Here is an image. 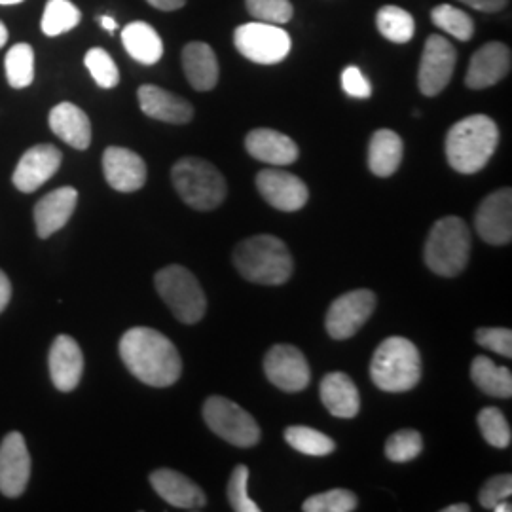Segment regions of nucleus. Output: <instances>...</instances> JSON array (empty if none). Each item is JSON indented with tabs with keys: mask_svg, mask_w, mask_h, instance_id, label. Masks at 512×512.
Wrapping results in <instances>:
<instances>
[{
	"mask_svg": "<svg viewBox=\"0 0 512 512\" xmlns=\"http://www.w3.org/2000/svg\"><path fill=\"white\" fill-rule=\"evenodd\" d=\"M511 494L512 476L497 475L494 476V478H490V480L482 486V490H480V494H478V499H480V505H482L484 509L494 511L495 505L501 503V501H505V499H509Z\"/></svg>",
	"mask_w": 512,
	"mask_h": 512,
	"instance_id": "obj_41",
	"label": "nucleus"
},
{
	"mask_svg": "<svg viewBox=\"0 0 512 512\" xmlns=\"http://www.w3.org/2000/svg\"><path fill=\"white\" fill-rule=\"evenodd\" d=\"M471 258V230L459 217L437 220L425 243V264L433 274L454 277Z\"/></svg>",
	"mask_w": 512,
	"mask_h": 512,
	"instance_id": "obj_5",
	"label": "nucleus"
},
{
	"mask_svg": "<svg viewBox=\"0 0 512 512\" xmlns=\"http://www.w3.org/2000/svg\"><path fill=\"white\" fill-rule=\"evenodd\" d=\"M495 512H511L512 505L509 503V499H505V501H501V503H497L494 507Z\"/></svg>",
	"mask_w": 512,
	"mask_h": 512,
	"instance_id": "obj_49",
	"label": "nucleus"
},
{
	"mask_svg": "<svg viewBox=\"0 0 512 512\" xmlns=\"http://www.w3.org/2000/svg\"><path fill=\"white\" fill-rule=\"evenodd\" d=\"M321 401L336 418H355L361 408L359 391L353 380L344 372H330L321 382Z\"/></svg>",
	"mask_w": 512,
	"mask_h": 512,
	"instance_id": "obj_26",
	"label": "nucleus"
},
{
	"mask_svg": "<svg viewBox=\"0 0 512 512\" xmlns=\"http://www.w3.org/2000/svg\"><path fill=\"white\" fill-rule=\"evenodd\" d=\"M10 298H12V283L8 275L0 270V313L6 310V306L10 304Z\"/></svg>",
	"mask_w": 512,
	"mask_h": 512,
	"instance_id": "obj_45",
	"label": "nucleus"
},
{
	"mask_svg": "<svg viewBox=\"0 0 512 512\" xmlns=\"http://www.w3.org/2000/svg\"><path fill=\"white\" fill-rule=\"evenodd\" d=\"M31 478V456L23 435L8 433L0 444V494L16 499L27 490Z\"/></svg>",
	"mask_w": 512,
	"mask_h": 512,
	"instance_id": "obj_14",
	"label": "nucleus"
},
{
	"mask_svg": "<svg viewBox=\"0 0 512 512\" xmlns=\"http://www.w3.org/2000/svg\"><path fill=\"white\" fill-rule=\"evenodd\" d=\"M376 310V294L368 289H357L338 296L330 304L325 327L334 340H348L370 319Z\"/></svg>",
	"mask_w": 512,
	"mask_h": 512,
	"instance_id": "obj_10",
	"label": "nucleus"
},
{
	"mask_svg": "<svg viewBox=\"0 0 512 512\" xmlns=\"http://www.w3.org/2000/svg\"><path fill=\"white\" fill-rule=\"evenodd\" d=\"M245 148L258 162L275 165V167L291 165L298 160L296 143L291 137L275 129H253L245 137Z\"/></svg>",
	"mask_w": 512,
	"mask_h": 512,
	"instance_id": "obj_23",
	"label": "nucleus"
},
{
	"mask_svg": "<svg viewBox=\"0 0 512 512\" xmlns=\"http://www.w3.org/2000/svg\"><path fill=\"white\" fill-rule=\"evenodd\" d=\"M376 23L380 35L395 44L410 42L416 33V21L399 6H384L376 16Z\"/></svg>",
	"mask_w": 512,
	"mask_h": 512,
	"instance_id": "obj_32",
	"label": "nucleus"
},
{
	"mask_svg": "<svg viewBox=\"0 0 512 512\" xmlns=\"http://www.w3.org/2000/svg\"><path fill=\"white\" fill-rule=\"evenodd\" d=\"M285 440L304 456L311 458H325L336 450L334 440L327 437L325 433L311 429L306 425H293L285 429Z\"/></svg>",
	"mask_w": 512,
	"mask_h": 512,
	"instance_id": "obj_31",
	"label": "nucleus"
},
{
	"mask_svg": "<svg viewBox=\"0 0 512 512\" xmlns=\"http://www.w3.org/2000/svg\"><path fill=\"white\" fill-rule=\"evenodd\" d=\"M423 450V439L414 429H403L385 442V456L395 463H406L418 458Z\"/></svg>",
	"mask_w": 512,
	"mask_h": 512,
	"instance_id": "obj_38",
	"label": "nucleus"
},
{
	"mask_svg": "<svg viewBox=\"0 0 512 512\" xmlns=\"http://www.w3.org/2000/svg\"><path fill=\"white\" fill-rule=\"evenodd\" d=\"M137 97L141 110L154 120L181 126L194 118V107L183 97L167 92L164 88L145 84L139 88Z\"/></svg>",
	"mask_w": 512,
	"mask_h": 512,
	"instance_id": "obj_22",
	"label": "nucleus"
},
{
	"mask_svg": "<svg viewBox=\"0 0 512 512\" xmlns=\"http://www.w3.org/2000/svg\"><path fill=\"white\" fill-rule=\"evenodd\" d=\"M370 378L387 393H404L421 380V357L418 348L403 336H391L374 351Z\"/></svg>",
	"mask_w": 512,
	"mask_h": 512,
	"instance_id": "obj_4",
	"label": "nucleus"
},
{
	"mask_svg": "<svg viewBox=\"0 0 512 512\" xmlns=\"http://www.w3.org/2000/svg\"><path fill=\"white\" fill-rule=\"evenodd\" d=\"M171 181L183 202L196 211L217 209L228 194V186L219 169L194 156L183 158L173 165Z\"/></svg>",
	"mask_w": 512,
	"mask_h": 512,
	"instance_id": "obj_6",
	"label": "nucleus"
},
{
	"mask_svg": "<svg viewBox=\"0 0 512 512\" xmlns=\"http://www.w3.org/2000/svg\"><path fill=\"white\" fill-rule=\"evenodd\" d=\"M511 50L501 42H488L471 57L465 84L471 90H486L511 73Z\"/></svg>",
	"mask_w": 512,
	"mask_h": 512,
	"instance_id": "obj_17",
	"label": "nucleus"
},
{
	"mask_svg": "<svg viewBox=\"0 0 512 512\" xmlns=\"http://www.w3.org/2000/svg\"><path fill=\"white\" fill-rule=\"evenodd\" d=\"M103 173L118 192H137L147 183L145 160L129 148L109 147L103 154Z\"/></svg>",
	"mask_w": 512,
	"mask_h": 512,
	"instance_id": "obj_18",
	"label": "nucleus"
},
{
	"mask_svg": "<svg viewBox=\"0 0 512 512\" xmlns=\"http://www.w3.org/2000/svg\"><path fill=\"white\" fill-rule=\"evenodd\" d=\"M458 54L456 48L440 35H431L425 42L421 55L418 86L427 97H435L450 84L456 69Z\"/></svg>",
	"mask_w": 512,
	"mask_h": 512,
	"instance_id": "obj_11",
	"label": "nucleus"
},
{
	"mask_svg": "<svg viewBox=\"0 0 512 512\" xmlns=\"http://www.w3.org/2000/svg\"><path fill=\"white\" fill-rule=\"evenodd\" d=\"M459 2L475 8L478 12H488V14L499 12L509 4V0H459Z\"/></svg>",
	"mask_w": 512,
	"mask_h": 512,
	"instance_id": "obj_44",
	"label": "nucleus"
},
{
	"mask_svg": "<svg viewBox=\"0 0 512 512\" xmlns=\"http://www.w3.org/2000/svg\"><path fill=\"white\" fill-rule=\"evenodd\" d=\"M247 484H249V469L245 465H238L228 480V501L234 511L258 512L260 507L249 497Z\"/></svg>",
	"mask_w": 512,
	"mask_h": 512,
	"instance_id": "obj_40",
	"label": "nucleus"
},
{
	"mask_svg": "<svg viewBox=\"0 0 512 512\" xmlns=\"http://www.w3.org/2000/svg\"><path fill=\"white\" fill-rule=\"evenodd\" d=\"M120 357L129 372L152 387H169L183 374V359L175 344L158 330L129 329L120 340Z\"/></svg>",
	"mask_w": 512,
	"mask_h": 512,
	"instance_id": "obj_1",
	"label": "nucleus"
},
{
	"mask_svg": "<svg viewBox=\"0 0 512 512\" xmlns=\"http://www.w3.org/2000/svg\"><path fill=\"white\" fill-rule=\"evenodd\" d=\"M234 42L239 54L258 65L281 63L291 52V37L274 23H245L234 33Z\"/></svg>",
	"mask_w": 512,
	"mask_h": 512,
	"instance_id": "obj_9",
	"label": "nucleus"
},
{
	"mask_svg": "<svg viewBox=\"0 0 512 512\" xmlns=\"http://www.w3.org/2000/svg\"><path fill=\"white\" fill-rule=\"evenodd\" d=\"M4 69L8 84L14 90L29 88L35 80V50L33 46L21 42L8 50L4 59Z\"/></svg>",
	"mask_w": 512,
	"mask_h": 512,
	"instance_id": "obj_30",
	"label": "nucleus"
},
{
	"mask_svg": "<svg viewBox=\"0 0 512 512\" xmlns=\"http://www.w3.org/2000/svg\"><path fill=\"white\" fill-rule=\"evenodd\" d=\"M101 25H103V29L105 31H109V33H112V31H116V21L114 19L110 18V16H101Z\"/></svg>",
	"mask_w": 512,
	"mask_h": 512,
	"instance_id": "obj_47",
	"label": "nucleus"
},
{
	"mask_svg": "<svg viewBox=\"0 0 512 512\" xmlns=\"http://www.w3.org/2000/svg\"><path fill=\"white\" fill-rule=\"evenodd\" d=\"M150 6L158 8V10H164V12H173V10H179L186 4V0H147Z\"/></svg>",
	"mask_w": 512,
	"mask_h": 512,
	"instance_id": "obj_46",
	"label": "nucleus"
},
{
	"mask_svg": "<svg viewBox=\"0 0 512 512\" xmlns=\"http://www.w3.org/2000/svg\"><path fill=\"white\" fill-rule=\"evenodd\" d=\"M63 154L54 145H37L29 148L12 175V183L23 194H31L44 183H48L61 167Z\"/></svg>",
	"mask_w": 512,
	"mask_h": 512,
	"instance_id": "obj_16",
	"label": "nucleus"
},
{
	"mask_svg": "<svg viewBox=\"0 0 512 512\" xmlns=\"http://www.w3.org/2000/svg\"><path fill=\"white\" fill-rule=\"evenodd\" d=\"M471 507L467 503H456V505H450L446 509H442V512H469Z\"/></svg>",
	"mask_w": 512,
	"mask_h": 512,
	"instance_id": "obj_48",
	"label": "nucleus"
},
{
	"mask_svg": "<svg viewBox=\"0 0 512 512\" xmlns=\"http://www.w3.org/2000/svg\"><path fill=\"white\" fill-rule=\"evenodd\" d=\"M431 19L444 33L458 38L461 42H467L475 35V21L456 6L440 4L431 12Z\"/></svg>",
	"mask_w": 512,
	"mask_h": 512,
	"instance_id": "obj_34",
	"label": "nucleus"
},
{
	"mask_svg": "<svg viewBox=\"0 0 512 512\" xmlns=\"http://www.w3.org/2000/svg\"><path fill=\"white\" fill-rule=\"evenodd\" d=\"M183 69L190 86L198 92H211L219 84V61L205 42H190L183 50Z\"/></svg>",
	"mask_w": 512,
	"mask_h": 512,
	"instance_id": "obj_25",
	"label": "nucleus"
},
{
	"mask_svg": "<svg viewBox=\"0 0 512 512\" xmlns=\"http://www.w3.org/2000/svg\"><path fill=\"white\" fill-rule=\"evenodd\" d=\"M256 188L266 202L283 213L300 211L310 200V190L304 181L281 169L260 171L256 175Z\"/></svg>",
	"mask_w": 512,
	"mask_h": 512,
	"instance_id": "obj_13",
	"label": "nucleus"
},
{
	"mask_svg": "<svg viewBox=\"0 0 512 512\" xmlns=\"http://www.w3.org/2000/svg\"><path fill=\"white\" fill-rule=\"evenodd\" d=\"M23 0H0V4H4V6H10V4H21Z\"/></svg>",
	"mask_w": 512,
	"mask_h": 512,
	"instance_id": "obj_51",
	"label": "nucleus"
},
{
	"mask_svg": "<svg viewBox=\"0 0 512 512\" xmlns=\"http://www.w3.org/2000/svg\"><path fill=\"white\" fill-rule=\"evenodd\" d=\"M247 10L258 21L274 25L289 23L294 14L291 0H247Z\"/></svg>",
	"mask_w": 512,
	"mask_h": 512,
	"instance_id": "obj_39",
	"label": "nucleus"
},
{
	"mask_svg": "<svg viewBox=\"0 0 512 512\" xmlns=\"http://www.w3.org/2000/svg\"><path fill=\"white\" fill-rule=\"evenodd\" d=\"M48 365L52 382L59 391L69 393L76 389L84 372V355L78 342L67 334H59L50 349Z\"/></svg>",
	"mask_w": 512,
	"mask_h": 512,
	"instance_id": "obj_20",
	"label": "nucleus"
},
{
	"mask_svg": "<svg viewBox=\"0 0 512 512\" xmlns=\"http://www.w3.org/2000/svg\"><path fill=\"white\" fill-rule=\"evenodd\" d=\"M342 88L349 97H355V99H368L372 95V86L366 80L365 74L361 73L359 67H353V65L342 73Z\"/></svg>",
	"mask_w": 512,
	"mask_h": 512,
	"instance_id": "obj_43",
	"label": "nucleus"
},
{
	"mask_svg": "<svg viewBox=\"0 0 512 512\" xmlns=\"http://www.w3.org/2000/svg\"><path fill=\"white\" fill-rule=\"evenodd\" d=\"M234 264L239 274L258 285H283L294 270L285 241L268 234L241 241L234 251Z\"/></svg>",
	"mask_w": 512,
	"mask_h": 512,
	"instance_id": "obj_3",
	"label": "nucleus"
},
{
	"mask_svg": "<svg viewBox=\"0 0 512 512\" xmlns=\"http://www.w3.org/2000/svg\"><path fill=\"white\" fill-rule=\"evenodd\" d=\"M6 42H8V29H6V25L0 21V48H2Z\"/></svg>",
	"mask_w": 512,
	"mask_h": 512,
	"instance_id": "obj_50",
	"label": "nucleus"
},
{
	"mask_svg": "<svg viewBox=\"0 0 512 512\" xmlns=\"http://www.w3.org/2000/svg\"><path fill=\"white\" fill-rule=\"evenodd\" d=\"M150 484L165 503L177 509L202 511L207 503V497L203 494L202 488L196 482H192L188 476L181 475L179 471L158 469L150 475Z\"/></svg>",
	"mask_w": 512,
	"mask_h": 512,
	"instance_id": "obj_19",
	"label": "nucleus"
},
{
	"mask_svg": "<svg viewBox=\"0 0 512 512\" xmlns=\"http://www.w3.org/2000/svg\"><path fill=\"white\" fill-rule=\"evenodd\" d=\"M82 14L71 0H48L42 16V33L46 37H59L73 31L80 23Z\"/></svg>",
	"mask_w": 512,
	"mask_h": 512,
	"instance_id": "obj_33",
	"label": "nucleus"
},
{
	"mask_svg": "<svg viewBox=\"0 0 512 512\" xmlns=\"http://www.w3.org/2000/svg\"><path fill=\"white\" fill-rule=\"evenodd\" d=\"M266 378L287 393H298L306 389L311 380L310 365L304 353L294 346L279 344L264 357Z\"/></svg>",
	"mask_w": 512,
	"mask_h": 512,
	"instance_id": "obj_12",
	"label": "nucleus"
},
{
	"mask_svg": "<svg viewBox=\"0 0 512 512\" xmlns=\"http://www.w3.org/2000/svg\"><path fill=\"white\" fill-rule=\"evenodd\" d=\"M50 128L55 135L76 150H86L92 143V122L88 114L73 103H59L50 112Z\"/></svg>",
	"mask_w": 512,
	"mask_h": 512,
	"instance_id": "obj_24",
	"label": "nucleus"
},
{
	"mask_svg": "<svg viewBox=\"0 0 512 512\" xmlns=\"http://www.w3.org/2000/svg\"><path fill=\"white\" fill-rule=\"evenodd\" d=\"M154 285L165 306L181 323L196 325L202 321L207 311V298L200 281L190 270L179 264L165 266L154 275Z\"/></svg>",
	"mask_w": 512,
	"mask_h": 512,
	"instance_id": "obj_7",
	"label": "nucleus"
},
{
	"mask_svg": "<svg viewBox=\"0 0 512 512\" xmlns=\"http://www.w3.org/2000/svg\"><path fill=\"white\" fill-rule=\"evenodd\" d=\"M471 378L486 395L509 399L512 395V374L507 366H497L490 357L478 355L471 365Z\"/></svg>",
	"mask_w": 512,
	"mask_h": 512,
	"instance_id": "obj_29",
	"label": "nucleus"
},
{
	"mask_svg": "<svg viewBox=\"0 0 512 512\" xmlns=\"http://www.w3.org/2000/svg\"><path fill=\"white\" fill-rule=\"evenodd\" d=\"M302 509L306 512H351L357 509V497L349 490L336 488L325 494L311 495L304 501Z\"/></svg>",
	"mask_w": 512,
	"mask_h": 512,
	"instance_id": "obj_37",
	"label": "nucleus"
},
{
	"mask_svg": "<svg viewBox=\"0 0 512 512\" xmlns=\"http://www.w3.org/2000/svg\"><path fill=\"white\" fill-rule=\"evenodd\" d=\"M476 344L495 351L507 359L512 357V332L509 329H478Z\"/></svg>",
	"mask_w": 512,
	"mask_h": 512,
	"instance_id": "obj_42",
	"label": "nucleus"
},
{
	"mask_svg": "<svg viewBox=\"0 0 512 512\" xmlns=\"http://www.w3.org/2000/svg\"><path fill=\"white\" fill-rule=\"evenodd\" d=\"M499 145V129L490 116L473 114L459 120L446 135V158L463 175L482 171Z\"/></svg>",
	"mask_w": 512,
	"mask_h": 512,
	"instance_id": "obj_2",
	"label": "nucleus"
},
{
	"mask_svg": "<svg viewBox=\"0 0 512 512\" xmlns=\"http://www.w3.org/2000/svg\"><path fill=\"white\" fill-rule=\"evenodd\" d=\"M203 420L215 435L238 448H251L260 440L255 418L226 397H209L203 404Z\"/></svg>",
	"mask_w": 512,
	"mask_h": 512,
	"instance_id": "obj_8",
	"label": "nucleus"
},
{
	"mask_svg": "<svg viewBox=\"0 0 512 512\" xmlns=\"http://www.w3.org/2000/svg\"><path fill=\"white\" fill-rule=\"evenodd\" d=\"M122 42L135 61L143 65H154L164 55V42L156 29L145 21H133L124 27Z\"/></svg>",
	"mask_w": 512,
	"mask_h": 512,
	"instance_id": "obj_28",
	"label": "nucleus"
},
{
	"mask_svg": "<svg viewBox=\"0 0 512 512\" xmlns=\"http://www.w3.org/2000/svg\"><path fill=\"white\" fill-rule=\"evenodd\" d=\"M403 162V139L391 131L380 129L372 135L368 147V167L376 177H391Z\"/></svg>",
	"mask_w": 512,
	"mask_h": 512,
	"instance_id": "obj_27",
	"label": "nucleus"
},
{
	"mask_svg": "<svg viewBox=\"0 0 512 512\" xmlns=\"http://www.w3.org/2000/svg\"><path fill=\"white\" fill-rule=\"evenodd\" d=\"M478 427H480L482 437L490 446L507 448L511 444V425L499 408H495V406L482 408L478 414Z\"/></svg>",
	"mask_w": 512,
	"mask_h": 512,
	"instance_id": "obj_35",
	"label": "nucleus"
},
{
	"mask_svg": "<svg viewBox=\"0 0 512 512\" xmlns=\"http://www.w3.org/2000/svg\"><path fill=\"white\" fill-rule=\"evenodd\" d=\"M84 63L99 88L110 90V88L118 86L120 71L109 52H105L103 48H92L84 57Z\"/></svg>",
	"mask_w": 512,
	"mask_h": 512,
	"instance_id": "obj_36",
	"label": "nucleus"
},
{
	"mask_svg": "<svg viewBox=\"0 0 512 512\" xmlns=\"http://www.w3.org/2000/svg\"><path fill=\"white\" fill-rule=\"evenodd\" d=\"M478 236L490 245H507L512 239V190L501 188L480 203L475 215Z\"/></svg>",
	"mask_w": 512,
	"mask_h": 512,
	"instance_id": "obj_15",
	"label": "nucleus"
},
{
	"mask_svg": "<svg viewBox=\"0 0 512 512\" xmlns=\"http://www.w3.org/2000/svg\"><path fill=\"white\" fill-rule=\"evenodd\" d=\"M78 203V192L73 186H61L46 194L35 205V224L38 238L46 239L59 232L73 217Z\"/></svg>",
	"mask_w": 512,
	"mask_h": 512,
	"instance_id": "obj_21",
	"label": "nucleus"
}]
</instances>
